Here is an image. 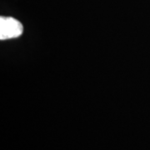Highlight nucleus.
<instances>
[{"mask_svg": "<svg viewBox=\"0 0 150 150\" xmlns=\"http://www.w3.org/2000/svg\"><path fill=\"white\" fill-rule=\"evenodd\" d=\"M23 32L22 23L11 17L0 18V39L7 40L21 36Z\"/></svg>", "mask_w": 150, "mask_h": 150, "instance_id": "obj_1", "label": "nucleus"}]
</instances>
